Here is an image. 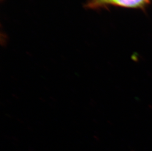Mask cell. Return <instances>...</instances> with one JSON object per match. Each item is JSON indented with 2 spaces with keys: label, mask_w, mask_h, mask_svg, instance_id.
Returning a JSON list of instances; mask_svg holds the SVG:
<instances>
[{
  "label": "cell",
  "mask_w": 152,
  "mask_h": 151,
  "mask_svg": "<svg viewBox=\"0 0 152 151\" xmlns=\"http://www.w3.org/2000/svg\"><path fill=\"white\" fill-rule=\"evenodd\" d=\"M114 0H90L86 4L87 8L98 9L111 6Z\"/></svg>",
  "instance_id": "2"
},
{
  "label": "cell",
  "mask_w": 152,
  "mask_h": 151,
  "mask_svg": "<svg viewBox=\"0 0 152 151\" xmlns=\"http://www.w3.org/2000/svg\"><path fill=\"white\" fill-rule=\"evenodd\" d=\"M152 1V0H114L111 6L144 9Z\"/></svg>",
  "instance_id": "1"
}]
</instances>
